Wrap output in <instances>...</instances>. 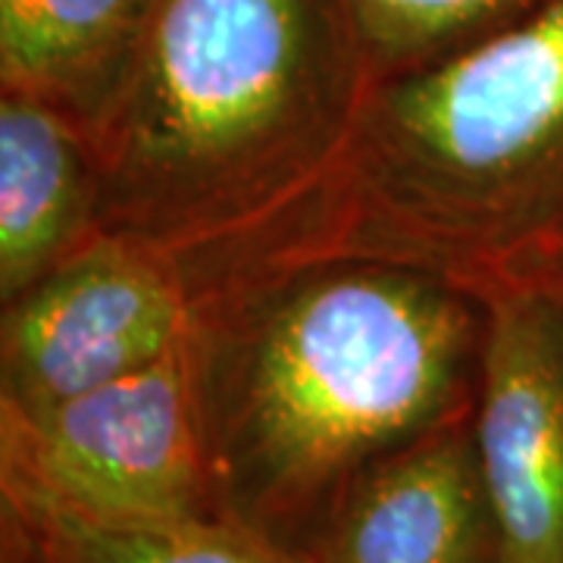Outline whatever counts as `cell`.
I'll return each mask as SVG.
<instances>
[{
	"instance_id": "8fae6325",
	"label": "cell",
	"mask_w": 563,
	"mask_h": 563,
	"mask_svg": "<svg viewBox=\"0 0 563 563\" xmlns=\"http://www.w3.org/2000/svg\"><path fill=\"white\" fill-rule=\"evenodd\" d=\"M551 0H344L373 79L439 63Z\"/></svg>"
},
{
	"instance_id": "3957f363",
	"label": "cell",
	"mask_w": 563,
	"mask_h": 563,
	"mask_svg": "<svg viewBox=\"0 0 563 563\" xmlns=\"http://www.w3.org/2000/svg\"><path fill=\"white\" fill-rule=\"evenodd\" d=\"M401 263L495 301L563 285V0L376 81L295 261Z\"/></svg>"
},
{
	"instance_id": "277c9868",
	"label": "cell",
	"mask_w": 563,
	"mask_h": 563,
	"mask_svg": "<svg viewBox=\"0 0 563 563\" xmlns=\"http://www.w3.org/2000/svg\"><path fill=\"white\" fill-rule=\"evenodd\" d=\"M0 483L113 520L220 517L185 342L51 407H0Z\"/></svg>"
},
{
	"instance_id": "ba28073f",
	"label": "cell",
	"mask_w": 563,
	"mask_h": 563,
	"mask_svg": "<svg viewBox=\"0 0 563 563\" xmlns=\"http://www.w3.org/2000/svg\"><path fill=\"white\" fill-rule=\"evenodd\" d=\"M91 135L66 113L0 91V303L101 232Z\"/></svg>"
},
{
	"instance_id": "9c48e42d",
	"label": "cell",
	"mask_w": 563,
	"mask_h": 563,
	"mask_svg": "<svg viewBox=\"0 0 563 563\" xmlns=\"http://www.w3.org/2000/svg\"><path fill=\"white\" fill-rule=\"evenodd\" d=\"M163 0H0V91L91 135L120 98Z\"/></svg>"
},
{
	"instance_id": "30bf717a",
	"label": "cell",
	"mask_w": 563,
	"mask_h": 563,
	"mask_svg": "<svg viewBox=\"0 0 563 563\" xmlns=\"http://www.w3.org/2000/svg\"><path fill=\"white\" fill-rule=\"evenodd\" d=\"M3 544L29 563H310L222 517L113 520L0 483Z\"/></svg>"
},
{
	"instance_id": "7a4b0ae2",
	"label": "cell",
	"mask_w": 563,
	"mask_h": 563,
	"mask_svg": "<svg viewBox=\"0 0 563 563\" xmlns=\"http://www.w3.org/2000/svg\"><path fill=\"white\" fill-rule=\"evenodd\" d=\"M485 303L401 263L313 257L195 301L185 351L222 520L303 554L363 466L479 398Z\"/></svg>"
},
{
	"instance_id": "6da1fadb",
	"label": "cell",
	"mask_w": 563,
	"mask_h": 563,
	"mask_svg": "<svg viewBox=\"0 0 563 563\" xmlns=\"http://www.w3.org/2000/svg\"><path fill=\"white\" fill-rule=\"evenodd\" d=\"M376 88L344 0H163L91 132L107 235L195 301L291 263Z\"/></svg>"
},
{
	"instance_id": "52a82bcc",
	"label": "cell",
	"mask_w": 563,
	"mask_h": 563,
	"mask_svg": "<svg viewBox=\"0 0 563 563\" xmlns=\"http://www.w3.org/2000/svg\"><path fill=\"white\" fill-rule=\"evenodd\" d=\"M476 413V410H473ZM310 563H504L473 417L363 466L303 548Z\"/></svg>"
},
{
	"instance_id": "8992f818",
	"label": "cell",
	"mask_w": 563,
	"mask_h": 563,
	"mask_svg": "<svg viewBox=\"0 0 563 563\" xmlns=\"http://www.w3.org/2000/svg\"><path fill=\"white\" fill-rule=\"evenodd\" d=\"M473 426L504 563H563V285L485 303Z\"/></svg>"
},
{
	"instance_id": "5b68a950",
	"label": "cell",
	"mask_w": 563,
	"mask_h": 563,
	"mask_svg": "<svg viewBox=\"0 0 563 563\" xmlns=\"http://www.w3.org/2000/svg\"><path fill=\"white\" fill-rule=\"evenodd\" d=\"M195 295L144 244L98 232L0 313V407L41 410L176 351Z\"/></svg>"
}]
</instances>
